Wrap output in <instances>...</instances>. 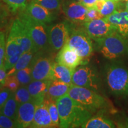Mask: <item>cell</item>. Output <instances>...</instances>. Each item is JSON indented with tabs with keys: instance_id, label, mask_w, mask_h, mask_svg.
<instances>
[{
	"instance_id": "cell-1",
	"label": "cell",
	"mask_w": 128,
	"mask_h": 128,
	"mask_svg": "<svg viewBox=\"0 0 128 128\" xmlns=\"http://www.w3.org/2000/svg\"><path fill=\"white\" fill-rule=\"evenodd\" d=\"M56 103L60 114V128H81L92 116V113L72 98L68 94L57 99Z\"/></svg>"
},
{
	"instance_id": "cell-2",
	"label": "cell",
	"mask_w": 128,
	"mask_h": 128,
	"mask_svg": "<svg viewBox=\"0 0 128 128\" xmlns=\"http://www.w3.org/2000/svg\"><path fill=\"white\" fill-rule=\"evenodd\" d=\"M68 94L92 113L104 109L107 106V102L103 96L87 88L71 84Z\"/></svg>"
},
{
	"instance_id": "cell-3",
	"label": "cell",
	"mask_w": 128,
	"mask_h": 128,
	"mask_svg": "<svg viewBox=\"0 0 128 128\" xmlns=\"http://www.w3.org/2000/svg\"><path fill=\"white\" fill-rule=\"evenodd\" d=\"M106 81L114 95L128 96V69L122 64L113 63L106 67Z\"/></svg>"
},
{
	"instance_id": "cell-4",
	"label": "cell",
	"mask_w": 128,
	"mask_h": 128,
	"mask_svg": "<svg viewBox=\"0 0 128 128\" xmlns=\"http://www.w3.org/2000/svg\"><path fill=\"white\" fill-rule=\"evenodd\" d=\"M18 18L28 30L36 52L46 48L48 44V27L46 24L32 18L24 10L19 12Z\"/></svg>"
},
{
	"instance_id": "cell-5",
	"label": "cell",
	"mask_w": 128,
	"mask_h": 128,
	"mask_svg": "<svg viewBox=\"0 0 128 128\" xmlns=\"http://www.w3.org/2000/svg\"><path fill=\"white\" fill-rule=\"evenodd\" d=\"M102 55L110 60L128 55L127 41L117 32L96 41Z\"/></svg>"
},
{
	"instance_id": "cell-6",
	"label": "cell",
	"mask_w": 128,
	"mask_h": 128,
	"mask_svg": "<svg viewBox=\"0 0 128 128\" xmlns=\"http://www.w3.org/2000/svg\"><path fill=\"white\" fill-rule=\"evenodd\" d=\"M72 84L86 87L98 92L100 88V80L97 70L89 65L78 66L74 70Z\"/></svg>"
},
{
	"instance_id": "cell-7",
	"label": "cell",
	"mask_w": 128,
	"mask_h": 128,
	"mask_svg": "<svg viewBox=\"0 0 128 128\" xmlns=\"http://www.w3.org/2000/svg\"><path fill=\"white\" fill-rule=\"evenodd\" d=\"M66 43L78 53L82 62L88 58L93 52L92 39L85 30L76 29L72 26Z\"/></svg>"
},
{
	"instance_id": "cell-8",
	"label": "cell",
	"mask_w": 128,
	"mask_h": 128,
	"mask_svg": "<svg viewBox=\"0 0 128 128\" xmlns=\"http://www.w3.org/2000/svg\"><path fill=\"white\" fill-rule=\"evenodd\" d=\"M72 26L70 22L64 21L48 27V44L53 51L60 50L67 42Z\"/></svg>"
},
{
	"instance_id": "cell-9",
	"label": "cell",
	"mask_w": 128,
	"mask_h": 128,
	"mask_svg": "<svg viewBox=\"0 0 128 128\" xmlns=\"http://www.w3.org/2000/svg\"><path fill=\"white\" fill-rule=\"evenodd\" d=\"M84 30L90 38L95 41L108 36L116 32V28L105 17L95 19L84 23Z\"/></svg>"
},
{
	"instance_id": "cell-10",
	"label": "cell",
	"mask_w": 128,
	"mask_h": 128,
	"mask_svg": "<svg viewBox=\"0 0 128 128\" xmlns=\"http://www.w3.org/2000/svg\"><path fill=\"white\" fill-rule=\"evenodd\" d=\"M53 63L54 62L50 58L41 55V50L37 52L30 62L33 80H50Z\"/></svg>"
},
{
	"instance_id": "cell-11",
	"label": "cell",
	"mask_w": 128,
	"mask_h": 128,
	"mask_svg": "<svg viewBox=\"0 0 128 128\" xmlns=\"http://www.w3.org/2000/svg\"><path fill=\"white\" fill-rule=\"evenodd\" d=\"M63 12L68 20L74 23L86 22L87 8L74 0H64L62 4Z\"/></svg>"
},
{
	"instance_id": "cell-12",
	"label": "cell",
	"mask_w": 128,
	"mask_h": 128,
	"mask_svg": "<svg viewBox=\"0 0 128 128\" xmlns=\"http://www.w3.org/2000/svg\"><path fill=\"white\" fill-rule=\"evenodd\" d=\"M56 60L59 64L74 70L83 63L78 53L67 43L59 51Z\"/></svg>"
},
{
	"instance_id": "cell-13",
	"label": "cell",
	"mask_w": 128,
	"mask_h": 128,
	"mask_svg": "<svg viewBox=\"0 0 128 128\" xmlns=\"http://www.w3.org/2000/svg\"><path fill=\"white\" fill-rule=\"evenodd\" d=\"M36 106V103L32 100L18 106L16 120L17 128H30L34 119Z\"/></svg>"
},
{
	"instance_id": "cell-14",
	"label": "cell",
	"mask_w": 128,
	"mask_h": 128,
	"mask_svg": "<svg viewBox=\"0 0 128 128\" xmlns=\"http://www.w3.org/2000/svg\"><path fill=\"white\" fill-rule=\"evenodd\" d=\"M10 30L17 36V39L20 42L23 52L31 50H34L36 52L33 41L30 38L28 30L18 17L14 20Z\"/></svg>"
},
{
	"instance_id": "cell-15",
	"label": "cell",
	"mask_w": 128,
	"mask_h": 128,
	"mask_svg": "<svg viewBox=\"0 0 128 128\" xmlns=\"http://www.w3.org/2000/svg\"><path fill=\"white\" fill-rule=\"evenodd\" d=\"M30 128H56L52 122L45 101L36 106L34 119Z\"/></svg>"
},
{
	"instance_id": "cell-16",
	"label": "cell",
	"mask_w": 128,
	"mask_h": 128,
	"mask_svg": "<svg viewBox=\"0 0 128 128\" xmlns=\"http://www.w3.org/2000/svg\"><path fill=\"white\" fill-rule=\"evenodd\" d=\"M106 20L116 28V32L128 41V11L118 10L106 17Z\"/></svg>"
},
{
	"instance_id": "cell-17",
	"label": "cell",
	"mask_w": 128,
	"mask_h": 128,
	"mask_svg": "<svg viewBox=\"0 0 128 128\" xmlns=\"http://www.w3.org/2000/svg\"><path fill=\"white\" fill-rule=\"evenodd\" d=\"M24 10L32 18L45 24L51 23L56 18L54 12L33 1L27 4Z\"/></svg>"
},
{
	"instance_id": "cell-18",
	"label": "cell",
	"mask_w": 128,
	"mask_h": 128,
	"mask_svg": "<svg viewBox=\"0 0 128 128\" xmlns=\"http://www.w3.org/2000/svg\"><path fill=\"white\" fill-rule=\"evenodd\" d=\"M50 81V80H33L28 86L32 101L36 105L42 103L45 100Z\"/></svg>"
},
{
	"instance_id": "cell-19",
	"label": "cell",
	"mask_w": 128,
	"mask_h": 128,
	"mask_svg": "<svg viewBox=\"0 0 128 128\" xmlns=\"http://www.w3.org/2000/svg\"><path fill=\"white\" fill-rule=\"evenodd\" d=\"M74 70L54 62L50 71V80H56L67 84H72V78Z\"/></svg>"
},
{
	"instance_id": "cell-20",
	"label": "cell",
	"mask_w": 128,
	"mask_h": 128,
	"mask_svg": "<svg viewBox=\"0 0 128 128\" xmlns=\"http://www.w3.org/2000/svg\"><path fill=\"white\" fill-rule=\"evenodd\" d=\"M71 84H67L56 80H50L46 93V98L54 101L68 94Z\"/></svg>"
},
{
	"instance_id": "cell-21",
	"label": "cell",
	"mask_w": 128,
	"mask_h": 128,
	"mask_svg": "<svg viewBox=\"0 0 128 128\" xmlns=\"http://www.w3.org/2000/svg\"><path fill=\"white\" fill-rule=\"evenodd\" d=\"M18 104L16 100L14 92H11L6 103L0 108V113L16 120Z\"/></svg>"
},
{
	"instance_id": "cell-22",
	"label": "cell",
	"mask_w": 128,
	"mask_h": 128,
	"mask_svg": "<svg viewBox=\"0 0 128 128\" xmlns=\"http://www.w3.org/2000/svg\"><path fill=\"white\" fill-rule=\"evenodd\" d=\"M23 51L21 47V44L17 36L13 32L10 30L6 48L5 59L12 56L17 54H23ZM4 59V60H5Z\"/></svg>"
},
{
	"instance_id": "cell-23",
	"label": "cell",
	"mask_w": 128,
	"mask_h": 128,
	"mask_svg": "<svg viewBox=\"0 0 128 128\" xmlns=\"http://www.w3.org/2000/svg\"><path fill=\"white\" fill-rule=\"evenodd\" d=\"M36 54V53L33 50L23 52L13 68L7 71V76L15 75V74L19 70L28 66Z\"/></svg>"
},
{
	"instance_id": "cell-24",
	"label": "cell",
	"mask_w": 128,
	"mask_h": 128,
	"mask_svg": "<svg viewBox=\"0 0 128 128\" xmlns=\"http://www.w3.org/2000/svg\"><path fill=\"white\" fill-rule=\"evenodd\" d=\"M114 124L110 119L102 116L92 117L81 128H113Z\"/></svg>"
},
{
	"instance_id": "cell-25",
	"label": "cell",
	"mask_w": 128,
	"mask_h": 128,
	"mask_svg": "<svg viewBox=\"0 0 128 128\" xmlns=\"http://www.w3.org/2000/svg\"><path fill=\"white\" fill-rule=\"evenodd\" d=\"M20 86H28L33 81L31 64L26 68L18 71L15 74Z\"/></svg>"
},
{
	"instance_id": "cell-26",
	"label": "cell",
	"mask_w": 128,
	"mask_h": 128,
	"mask_svg": "<svg viewBox=\"0 0 128 128\" xmlns=\"http://www.w3.org/2000/svg\"><path fill=\"white\" fill-rule=\"evenodd\" d=\"M45 101L47 107L49 110V114H50V118L52 119L53 124L55 126V127H60V114H59L58 109L56 105V101H54L45 98Z\"/></svg>"
},
{
	"instance_id": "cell-27",
	"label": "cell",
	"mask_w": 128,
	"mask_h": 128,
	"mask_svg": "<svg viewBox=\"0 0 128 128\" xmlns=\"http://www.w3.org/2000/svg\"><path fill=\"white\" fill-rule=\"evenodd\" d=\"M14 95L18 105L32 100L28 86H20L14 92Z\"/></svg>"
},
{
	"instance_id": "cell-28",
	"label": "cell",
	"mask_w": 128,
	"mask_h": 128,
	"mask_svg": "<svg viewBox=\"0 0 128 128\" xmlns=\"http://www.w3.org/2000/svg\"><path fill=\"white\" fill-rule=\"evenodd\" d=\"M119 7V1H114V0H104L102 8L99 12L103 17H108L118 11Z\"/></svg>"
},
{
	"instance_id": "cell-29",
	"label": "cell",
	"mask_w": 128,
	"mask_h": 128,
	"mask_svg": "<svg viewBox=\"0 0 128 128\" xmlns=\"http://www.w3.org/2000/svg\"><path fill=\"white\" fill-rule=\"evenodd\" d=\"M12 13L24 10L27 6L28 0H2Z\"/></svg>"
},
{
	"instance_id": "cell-30",
	"label": "cell",
	"mask_w": 128,
	"mask_h": 128,
	"mask_svg": "<svg viewBox=\"0 0 128 128\" xmlns=\"http://www.w3.org/2000/svg\"><path fill=\"white\" fill-rule=\"evenodd\" d=\"M37 4L52 12H56L60 9V0H32Z\"/></svg>"
},
{
	"instance_id": "cell-31",
	"label": "cell",
	"mask_w": 128,
	"mask_h": 128,
	"mask_svg": "<svg viewBox=\"0 0 128 128\" xmlns=\"http://www.w3.org/2000/svg\"><path fill=\"white\" fill-rule=\"evenodd\" d=\"M20 86L18 80L15 75L8 76L6 78L3 87H6L10 90L12 92H15L16 90Z\"/></svg>"
},
{
	"instance_id": "cell-32",
	"label": "cell",
	"mask_w": 128,
	"mask_h": 128,
	"mask_svg": "<svg viewBox=\"0 0 128 128\" xmlns=\"http://www.w3.org/2000/svg\"><path fill=\"white\" fill-rule=\"evenodd\" d=\"M6 43L4 33L0 30V68L4 66V59L6 55Z\"/></svg>"
},
{
	"instance_id": "cell-33",
	"label": "cell",
	"mask_w": 128,
	"mask_h": 128,
	"mask_svg": "<svg viewBox=\"0 0 128 128\" xmlns=\"http://www.w3.org/2000/svg\"><path fill=\"white\" fill-rule=\"evenodd\" d=\"M0 126L2 128H17L16 122L9 117L0 113Z\"/></svg>"
},
{
	"instance_id": "cell-34",
	"label": "cell",
	"mask_w": 128,
	"mask_h": 128,
	"mask_svg": "<svg viewBox=\"0 0 128 128\" xmlns=\"http://www.w3.org/2000/svg\"><path fill=\"white\" fill-rule=\"evenodd\" d=\"M9 8L2 0H0V27L6 23L8 16Z\"/></svg>"
},
{
	"instance_id": "cell-35",
	"label": "cell",
	"mask_w": 128,
	"mask_h": 128,
	"mask_svg": "<svg viewBox=\"0 0 128 128\" xmlns=\"http://www.w3.org/2000/svg\"><path fill=\"white\" fill-rule=\"evenodd\" d=\"M21 54H17L16 55H14L8 58L7 59L4 60V67L7 71L11 70L12 68H13L16 64L17 63V60H18L19 58L22 55Z\"/></svg>"
},
{
	"instance_id": "cell-36",
	"label": "cell",
	"mask_w": 128,
	"mask_h": 128,
	"mask_svg": "<svg viewBox=\"0 0 128 128\" xmlns=\"http://www.w3.org/2000/svg\"><path fill=\"white\" fill-rule=\"evenodd\" d=\"M102 18H103V16L96 8H87V15H86V22H89V21L95 20V19Z\"/></svg>"
},
{
	"instance_id": "cell-37",
	"label": "cell",
	"mask_w": 128,
	"mask_h": 128,
	"mask_svg": "<svg viewBox=\"0 0 128 128\" xmlns=\"http://www.w3.org/2000/svg\"><path fill=\"white\" fill-rule=\"evenodd\" d=\"M12 91L6 87L0 90V108L2 107L8 98L9 97Z\"/></svg>"
},
{
	"instance_id": "cell-38",
	"label": "cell",
	"mask_w": 128,
	"mask_h": 128,
	"mask_svg": "<svg viewBox=\"0 0 128 128\" xmlns=\"http://www.w3.org/2000/svg\"><path fill=\"white\" fill-rule=\"evenodd\" d=\"M7 77V71L5 67L0 68V84L4 86V84L6 81V78Z\"/></svg>"
},
{
	"instance_id": "cell-39",
	"label": "cell",
	"mask_w": 128,
	"mask_h": 128,
	"mask_svg": "<svg viewBox=\"0 0 128 128\" xmlns=\"http://www.w3.org/2000/svg\"><path fill=\"white\" fill-rule=\"evenodd\" d=\"M97 1V0H82L80 2L87 8H94Z\"/></svg>"
},
{
	"instance_id": "cell-40",
	"label": "cell",
	"mask_w": 128,
	"mask_h": 128,
	"mask_svg": "<svg viewBox=\"0 0 128 128\" xmlns=\"http://www.w3.org/2000/svg\"><path fill=\"white\" fill-rule=\"evenodd\" d=\"M126 4H125V10H126L128 11V1H126Z\"/></svg>"
},
{
	"instance_id": "cell-41",
	"label": "cell",
	"mask_w": 128,
	"mask_h": 128,
	"mask_svg": "<svg viewBox=\"0 0 128 128\" xmlns=\"http://www.w3.org/2000/svg\"><path fill=\"white\" fill-rule=\"evenodd\" d=\"M74 1H78V2H81L82 0H74Z\"/></svg>"
},
{
	"instance_id": "cell-42",
	"label": "cell",
	"mask_w": 128,
	"mask_h": 128,
	"mask_svg": "<svg viewBox=\"0 0 128 128\" xmlns=\"http://www.w3.org/2000/svg\"><path fill=\"white\" fill-rule=\"evenodd\" d=\"M1 87H3V86H2V85H1V84H0V89H1Z\"/></svg>"
},
{
	"instance_id": "cell-43",
	"label": "cell",
	"mask_w": 128,
	"mask_h": 128,
	"mask_svg": "<svg viewBox=\"0 0 128 128\" xmlns=\"http://www.w3.org/2000/svg\"><path fill=\"white\" fill-rule=\"evenodd\" d=\"M114 1H122V0H114Z\"/></svg>"
},
{
	"instance_id": "cell-44",
	"label": "cell",
	"mask_w": 128,
	"mask_h": 128,
	"mask_svg": "<svg viewBox=\"0 0 128 128\" xmlns=\"http://www.w3.org/2000/svg\"><path fill=\"white\" fill-rule=\"evenodd\" d=\"M122 1H128V0H122Z\"/></svg>"
},
{
	"instance_id": "cell-45",
	"label": "cell",
	"mask_w": 128,
	"mask_h": 128,
	"mask_svg": "<svg viewBox=\"0 0 128 128\" xmlns=\"http://www.w3.org/2000/svg\"><path fill=\"white\" fill-rule=\"evenodd\" d=\"M0 128H1V126H0Z\"/></svg>"
},
{
	"instance_id": "cell-46",
	"label": "cell",
	"mask_w": 128,
	"mask_h": 128,
	"mask_svg": "<svg viewBox=\"0 0 128 128\" xmlns=\"http://www.w3.org/2000/svg\"></svg>"
}]
</instances>
